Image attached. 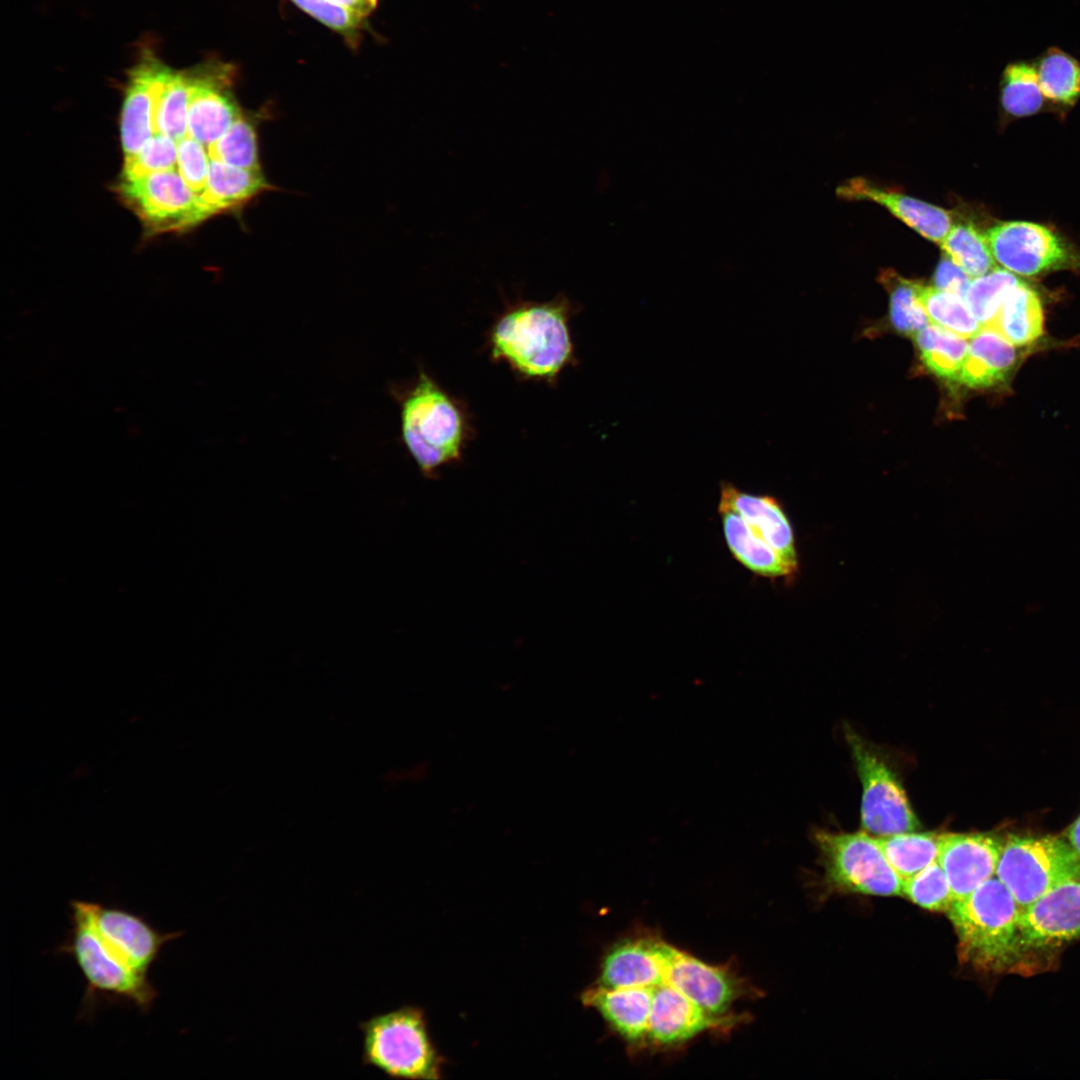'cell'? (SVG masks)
<instances>
[{
	"label": "cell",
	"instance_id": "cell-1",
	"mask_svg": "<svg viewBox=\"0 0 1080 1080\" xmlns=\"http://www.w3.org/2000/svg\"><path fill=\"white\" fill-rule=\"evenodd\" d=\"M750 992L728 967L640 932L608 948L581 1000L632 1049L665 1050L736 1025L732 1008Z\"/></svg>",
	"mask_w": 1080,
	"mask_h": 1080
},
{
	"label": "cell",
	"instance_id": "cell-2",
	"mask_svg": "<svg viewBox=\"0 0 1080 1080\" xmlns=\"http://www.w3.org/2000/svg\"><path fill=\"white\" fill-rule=\"evenodd\" d=\"M572 311L565 296L509 304L489 331L491 358L505 362L522 378L552 383L576 360L569 327Z\"/></svg>",
	"mask_w": 1080,
	"mask_h": 1080
},
{
	"label": "cell",
	"instance_id": "cell-3",
	"mask_svg": "<svg viewBox=\"0 0 1080 1080\" xmlns=\"http://www.w3.org/2000/svg\"><path fill=\"white\" fill-rule=\"evenodd\" d=\"M393 394L400 405L402 441L425 476L462 458L472 429L461 402L423 370Z\"/></svg>",
	"mask_w": 1080,
	"mask_h": 1080
},
{
	"label": "cell",
	"instance_id": "cell-4",
	"mask_svg": "<svg viewBox=\"0 0 1080 1080\" xmlns=\"http://www.w3.org/2000/svg\"><path fill=\"white\" fill-rule=\"evenodd\" d=\"M1021 908L993 876L947 911L958 938L960 960L986 972H1002L1018 959Z\"/></svg>",
	"mask_w": 1080,
	"mask_h": 1080
},
{
	"label": "cell",
	"instance_id": "cell-5",
	"mask_svg": "<svg viewBox=\"0 0 1080 1080\" xmlns=\"http://www.w3.org/2000/svg\"><path fill=\"white\" fill-rule=\"evenodd\" d=\"M362 1064L393 1078L438 1079L441 1061L421 1009L404 1006L359 1025Z\"/></svg>",
	"mask_w": 1080,
	"mask_h": 1080
},
{
	"label": "cell",
	"instance_id": "cell-6",
	"mask_svg": "<svg viewBox=\"0 0 1080 1080\" xmlns=\"http://www.w3.org/2000/svg\"><path fill=\"white\" fill-rule=\"evenodd\" d=\"M69 906L71 929L57 953L71 956L86 981L82 1010L88 1013L96 997L103 995L112 1001L130 1002L142 1012L149 1011L158 991L148 975L125 968L107 954L94 931L88 901L72 900Z\"/></svg>",
	"mask_w": 1080,
	"mask_h": 1080
},
{
	"label": "cell",
	"instance_id": "cell-7",
	"mask_svg": "<svg viewBox=\"0 0 1080 1080\" xmlns=\"http://www.w3.org/2000/svg\"><path fill=\"white\" fill-rule=\"evenodd\" d=\"M995 876L1023 909L1060 883L1080 878V858L1057 836H1011L1002 842Z\"/></svg>",
	"mask_w": 1080,
	"mask_h": 1080
},
{
	"label": "cell",
	"instance_id": "cell-8",
	"mask_svg": "<svg viewBox=\"0 0 1080 1080\" xmlns=\"http://www.w3.org/2000/svg\"><path fill=\"white\" fill-rule=\"evenodd\" d=\"M117 193L150 235L185 231L214 215L177 170L120 177Z\"/></svg>",
	"mask_w": 1080,
	"mask_h": 1080
},
{
	"label": "cell",
	"instance_id": "cell-9",
	"mask_svg": "<svg viewBox=\"0 0 1080 1080\" xmlns=\"http://www.w3.org/2000/svg\"><path fill=\"white\" fill-rule=\"evenodd\" d=\"M826 880L843 892L902 895V879L887 862L875 837L865 832L815 834Z\"/></svg>",
	"mask_w": 1080,
	"mask_h": 1080
},
{
	"label": "cell",
	"instance_id": "cell-10",
	"mask_svg": "<svg viewBox=\"0 0 1080 1080\" xmlns=\"http://www.w3.org/2000/svg\"><path fill=\"white\" fill-rule=\"evenodd\" d=\"M847 736L863 786L862 826L877 836L918 829L919 821L892 771L856 735Z\"/></svg>",
	"mask_w": 1080,
	"mask_h": 1080
},
{
	"label": "cell",
	"instance_id": "cell-11",
	"mask_svg": "<svg viewBox=\"0 0 1080 1080\" xmlns=\"http://www.w3.org/2000/svg\"><path fill=\"white\" fill-rule=\"evenodd\" d=\"M997 263L1018 275L1035 276L1080 266V257L1045 226L1026 222L999 223L985 233Z\"/></svg>",
	"mask_w": 1080,
	"mask_h": 1080
},
{
	"label": "cell",
	"instance_id": "cell-12",
	"mask_svg": "<svg viewBox=\"0 0 1080 1080\" xmlns=\"http://www.w3.org/2000/svg\"><path fill=\"white\" fill-rule=\"evenodd\" d=\"M94 931L107 954L127 969L148 975L162 947L183 933H161L141 915L126 909L90 902Z\"/></svg>",
	"mask_w": 1080,
	"mask_h": 1080
},
{
	"label": "cell",
	"instance_id": "cell-13",
	"mask_svg": "<svg viewBox=\"0 0 1080 1080\" xmlns=\"http://www.w3.org/2000/svg\"><path fill=\"white\" fill-rule=\"evenodd\" d=\"M1080 938V878L1053 887L1021 909L1017 929L1018 958L1056 949Z\"/></svg>",
	"mask_w": 1080,
	"mask_h": 1080
},
{
	"label": "cell",
	"instance_id": "cell-14",
	"mask_svg": "<svg viewBox=\"0 0 1080 1080\" xmlns=\"http://www.w3.org/2000/svg\"><path fill=\"white\" fill-rule=\"evenodd\" d=\"M233 73L231 65L219 62L186 71L187 136L206 148L220 139L242 114L231 90Z\"/></svg>",
	"mask_w": 1080,
	"mask_h": 1080
},
{
	"label": "cell",
	"instance_id": "cell-15",
	"mask_svg": "<svg viewBox=\"0 0 1080 1080\" xmlns=\"http://www.w3.org/2000/svg\"><path fill=\"white\" fill-rule=\"evenodd\" d=\"M1002 841L982 833L939 835L937 861L946 874L954 901L995 876Z\"/></svg>",
	"mask_w": 1080,
	"mask_h": 1080
},
{
	"label": "cell",
	"instance_id": "cell-16",
	"mask_svg": "<svg viewBox=\"0 0 1080 1080\" xmlns=\"http://www.w3.org/2000/svg\"><path fill=\"white\" fill-rule=\"evenodd\" d=\"M737 512L779 554L792 576L798 571L793 528L781 503L769 495H757L722 482L718 511Z\"/></svg>",
	"mask_w": 1080,
	"mask_h": 1080
},
{
	"label": "cell",
	"instance_id": "cell-17",
	"mask_svg": "<svg viewBox=\"0 0 1080 1080\" xmlns=\"http://www.w3.org/2000/svg\"><path fill=\"white\" fill-rule=\"evenodd\" d=\"M842 199L882 205L924 238L940 244L953 225L950 211L906 194L877 187L867 179L852 178L837 188Z\"/></svg>",
	"mask_w": 1080,
	"mask_h": 1080
},
{
	"label": "cell",
	"instance_id": "cell-18",
	"mask_svg": "<svg viewBox=\"0 0 1080 1080\" xmlns=\"http://www.w3.org/2000/svg\"><path fill=\"white\" fill-rule=\"evenodd\" d=\"M159 63L148 52L129 73L120 118L124 159L136 155L154 135V78Z\"/></svg>",
	"mask_w": 1080,
	"mask_h": 1080
},
{
	"label": "cell",
	"instance_id": "cell-19",
	"mask_svg": "<svg viewBox=\"0 0 1080 1080\" xmlns=\"http://www.w3.org/2000/svg\"><path fill=\"white\" fill-rule=\"evenodd\" d=\"M1014 345L992 326H983L968 342L958 382L986 388L1002 382L1014 367Z\"/></svg>",
	"mask_w": 1080,
	"mask_h": 1080
},
{
	"label": "cell",
	"instance_id": "cell-20",
	"mask_svg": "<svg viewBox=\"0 0 1080 1080\" xmlns=\"http://www.w3.org/2000/svg\"><path fill=\"white\" fill-rule=\"evenodd\" d=\"M726 544L733 557L752 573L765 578L792 577L776 550L732 510L718 511Z\"/></svg>",
	"mask_w": 1080,
	"mask_h": 1080
},
{
	"label": "cell",
	"instance_id": "cell-21",
	"mask_svg": "<svg viewBox=\"0 0 1080 1080\" xmlns=\"http://www.w3.org/2000/svg\"><path fill=\"white\" fill-rule=\"evenodd\" d=\"M189 88L186 71L159 63L154 78V134L179 142L187 136Z\"/></svg>",
	"mask_w": 1080,
	"mask_h": 1080
},
{
	"label": "cell",
	"instance_id": "cell-22",
	"mask_svg": "<svg viewBox=\"0 0 1080 1080\" xmlns=\"http://www.w3.org/2000/svg\"><path fill=\"white\" fill-rule=\"evenodd\" d=\"M261 170H248L210 159L207 183L200 195L215 214L250 200L267 189Z\"/></svg>",
	"mask_w": 1080,
	"mask_h": 1080
},
{
	"label": "cell",
	"instance_id": "cell-23",
	"mask_svg": "<svg viewBox=\"0 0 1080 1080\" xmlns=\"http://www.w3.org/2000/svg\"><path fill=\"white\" fill-rule=\"evenodd\" d=\"M1044 314L1035 290L1021 282L1004 299L990 325L1014 346L1036 341L1043 334Z\"/></svg>",
	"mask_w": 1080,
	"mask_h": 1080
},
{
	"label": "cell",
	"instance_id": "cell-24",
	"mask_svg": "<svg viewBox=\"0 0 1080 1080\" xmlns=\"http://www.w3.org/2000/svg\"><path fill=\"white\" fill-rule=\"evenodd\" d=\"M1044 98L1071 107L1080 99V60L1059 46L1047 47L1034 59Z\"/></svg>",
	"mask_w": 1080,
	"mask_h": 1080
},
{
	"label": "cell",
	"instance_id": "cell-25",
	"mask_svg": "<svg viewBox=\"0 0 1080 1080\" xmlns=\"http://www.w3.org/2000/svg\"><path fill=\"white\" fill-rule=\"evenodd\" d=\"M1002 110L1014 117L1037 113L1044 104L1034 59H1015L1004 66L999 81Z\"/></svg>",
	"mask_w": 1080,
	"mask_h": 1080
},
{
	"label": "cell",
	"instance_id": "cell-26",
	"mask_svg": "<svg viewBox=\"0 0 1080 1080\" xmlns=\"http://www.w3.org/2000/svg\"><path fill=\"white\" fill-rule=\"evenodd\" d=\"M920 358L930 372L958 382L968 351L967 339L938 325H927L914 336Z\"/></svg>",
	"mask_w": 1080,
	"mask_h": 1080
},
{
	"label": "cell",
	"instance_id": "cell-27",
	"mask_svg": "<svg viewBox=\"0 0 1080 1080\" xmlns=\"http://www.w3.org/2000/svg\"><path fill=\"white\" fill-rule=\"evenodd\" d=\"M887 862L902 879H908L937 860L939 835L901 832L875 837Z\"/></svg>",
	"mask_w": 1080,
	"mask_h": 1080
},
{
	"label": "cell",
	"instance_id": "cell-28",
	"mask_svg": "<svg viewBox=\"0 0 1080 1080\" xmlns=\"http://www.w3.org/2000/svg\"><path fill=\"white\" fill-rule=\"evenodd\" d=\"M940 246L944 254L972 279L996 268L985 234L970 223L952 225Z\"/></svg>",
	"mask_w": 1080,
	"mask_h": 1080
},
{
	"label": "cell",
	"instance_id": "cell-29",
	"mask_svg": "<svg viewBox=\"0 0 1080 1080\" xmlns=\"http://www.w3.org/2000/svg\"><path fill=\"white\" fill-rule=\"evenodd\" d=\"M881 282L889 292L890 322L897 332L913 337L928 325L930 320L919 298L920 283L891 271L882 274Z\"/></svg>",
	"mask_w": 1080,
	"mask_h": 1080
},
{
	"label": "cell",
	"instance_id": "cell-30",
	"mask_svg": "<svg viewBox=\"0 0 1080 1080\" xmlns=\"http://www.w3.org/2000/svg\"><path fill=\"white\" fill-rule=\"evenodd\" d=\"M919 298L930 322L965 339L972 338L983 327L964 299L955 294L920 284Z\"/></svg>",
	"mask_w": 1080,
	"mask_h": 1080
},
{
	"label": "cell",
	"instance_id": "cell-31",
	"mask_svg": "<svg viewBox=\"0 0 1080 1080\" xmlns=\"http://www.w3.org/2000/svg\"><path fill=\"white\" fill-rule=\"evenodd\" d=\"M1021 282L1014 273L996 267L970 282L964 301L982 326H990L1006 296Z\"/></svg>",
	"mask_w": 1080,
	"mask_h": 1080
},
{
	"label": "cell",
	"instance_id": "cell-32",
	"mask_svg": "<svg viewBox=\"0 0 1080 1080\" xmlns=\"http://www.w3.org/2000/svg\"><path fill=\"white\" fill-rule=\"evenodd\" d=\"M207 151L210 159L238 168L261 170L255 128L242 114Z\"/></svg>",
	"mask_w": 1080,
	"mask_h": 1080
},
{
	"label": "cell",
	"instance_id": "cell-33",
	"mask_svg": "<svg viewBox=\"0 0 1080 1080\" xmlns=\"http://www.w3.org/2000/svg\"><path fill=\"white\" fill-rule=\"evenodd\" d=\"M902 895L932 911L947 912L954 902L946 874L937 860L912 877L902 880Z\"/></svg>",
	"mask_w": 1080,
	"mask_h": 1080
},
{
	"label": "cell",
	"instance_id": "cell-34",
	"mask_svg": "<svg viewBox=\"0 0 1080 1080\" xmlns=\"http://www.w3.org/2000/svg\"><path fill=\"white\" fill-rule=\"evenodd\" d=\"M178 171V142L164 134H154L134 156L124 159L121 177Z\"/></svg>",
	"mask_w": 1080,
	"mask_h": 1080
},
{
	"label": "cell",
	"instance_id": "cell-35",
	"mask_svg": "<svg viewBox=\"0 0 1080 1080\" xmlns=\"http://www.w3.org/2000/svg\"><path fill=\"white\" fill-rule=\"evenodd\" d=\"M302 11L342 35L351 45L358 43L365 18L332 0H291Z\"/></svg>",
	"mask_w": 1080,
	"mask_h": 1080
},
{
	"label": "cell",
	"instance_id": "cell-36",
	"mask_svg": "<svg viewBox=\"0 0 1080 1080\" xmlns=\"http://www.w3.org/2000/svg\"><path fill=\"white\" fill-rule=\"evenodd\" d=\"M209 161L207 148L197 140L186 136L178 142V172L198 195L206 188Z\"/></svg>",
	"mask_w": 1080,
	"mask_h": 1080
},
{
	"label": "cell",
	"instance_id": "cell-37",
	"mask_svg": "<svg viewBox=\"0 0 1080 1080\" xmlns=\"http://www.w3.org/2000/svg\"><path fill=\"white\" fill-rule=\"evenodd\" d=\"M970 277L946 254H943L933 276L934 287L964 299Z\"/></svg>",
	"mask_w": 1080,
	"mask_h": 1080
},
{
	"label": "cell",
	"instance_id": "cell-38",
	"mask_svg": "<svg viewBox=\"0 0 1080 1080\" xmlns=\"http://www.w3.org/2000/svg\"><path fill=\"white\" fill-rule=\"evenodd\" d=\"M335 3L351 10L357 15L366 18L377 7L378 0H332Z\"/></svg>",
	"mask_w": 1080,
	"mask_h": 1080
},
{
	"label": "cell",
	"instance_id": "cell-39",
	"mask_svg": "<svg viewBox=\"0 0 1080 1080\" xmlns=\"http://www.w3.org/2000/svg\"><path fill=\"white\" fill-rule=\"evenodd\" d=\"M1067 839L1080 858V815L1069 828Z\"/></svg>",
	"mask_w": 1080,
	"mask_h": 1080
}]
</instances>
